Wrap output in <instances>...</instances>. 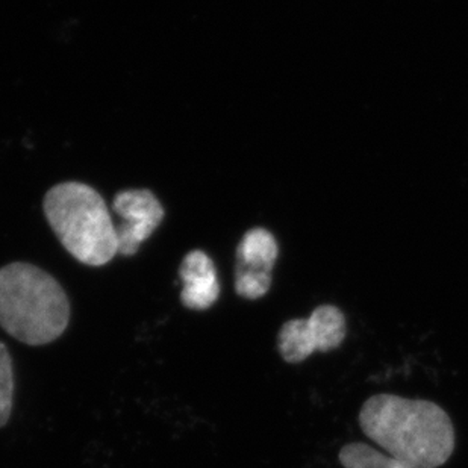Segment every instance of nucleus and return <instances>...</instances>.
Wrapping results in <instances>:
<instances>
[{
  "label": "nucleus",
  "mask_w": 468,
  "mask_h": 468,
  "mask_svg": "<svg viewBox=\"0 0 468 468\" xmlns=\"http://www.w3.org/2000/svg\"><path fill=\"white\" fill-rule=\"evenodd\" d=\"M359 424L367 437L412 468L441 467L455 449L451 417L429 400L378 394L364 403Z\"/></svg>",
  "instance_id": "1"
},
{
  "label": "nucleus",
  "mask_w": 468,
  "mask_h": 468,
  "mask_svg": "<svg viewBox=\"0 0 468 468\" xmlns=\"http://www.w3.org/2000/svg\"><path fill=\"white\" fill-rule=\"evenodd\" d=\"M70 302L57 279L27 262L0 269V327L27 346H45L64 334Z\"/></svg>",
  "instance_id": "2"
},
{
  "label": "nucleus",
  "mask_w": 468,
  "mask_h": 468,
  "mask_svg": "<svg viewBox=\"0 0 468 468\" xmlns=\"http://www.w3.org/2000/svg\"><path fill=\"white\" fill-rule=\"evenodd\" d=\"M46 218L71 257L91 267L119 253L117 228L98 191L80 182H64L48 191Z\"/></svg>",
  "instance_id": "3"
},
{
  "label": "nucleus",
  "mask_w": 468,
  "mask_h": 468,
  "mask_svg": "<svg viewBox=\"0 0 468 468\" xmlns=\"http://www.w3.org/2000/svg\"><path fill=\"white\" fill-rule=\"evenodd\" d=\"M347 334L346 317L340 308L320 305L310 318H294L279 332V354L287 363L305 361L314 352H331L340 347Z\"/></svg>",
  "instance_id": "4"
},
{
  "label": "nucleus",
  "mask_w": 468,
  "mask_h": 468,
  "mask_svg": "<svg viewBox=\"0 0 468 468\" xmlns=\"http://www.w3.org/2000/svg\"><path fill=\"white\" fill-rule=\"evenodd\" d=\"M114 211L123 218L117 228L119 253L131 257L137 253L164 218V209L155 195L149 190H126L115 196Z\"/></svg>",
  "instance_id": "5"
},
{
  "label": "nucleus",
  "mask_w": 468,
  "mask_h": 468,
  "mask_svg": "<svg viewBox=\"0 0 468 468\" xmlns=\"http://www.w3.org/2000/svg\"><path fill=\"white\" fill-rule=\"evenodd\" d=\"M182 305L190 310L204 311L211 308L220 296V285L211 258L202 250H193L182 261Z\"/></svg>",
  "instance_id": "6"
},
{
  "label": "nucleus",
  "mask_w": 468,
  "mask_h": 468,
  "mask_svg": "<svg viewBox=\"0 0 468 468\" xmlns=\"http://www.w3.org/2000/svg\"><path fill=\"white\" fill-rule=\"evenodd\" d=\"M278 258V243L269 230L246 232L237 250V273H271Z\"/></svg>",
  "instance_id": "7"
},
{
  "label": "nucleus",
  "mask_w": 468,
  "mask_h": 468,
  "mask_svg": "<svg viewBox=\"0 0 468 468\" xmlns=\"http://www.w3.org/2000/svg\"><path fill=\"white\" fill-rule=\"evenodd\" d=\"M338 460L345 468H412L407 463L384 455L364 442H350L343 447Z\"/></svg>",
  "instance_id": "8"
},
{
  "label": "nucleus",
  "mask_w": 468,
  "mask_h": 468,
  "mask_svg": "<svg viewBox=\"0 0 468 468\" xmlns=\"http://www.w3.org/2000/svg\"><path fill=\"white\" fill-rule=\"evenodd\" d=\"M13 361L8 347L0 341V428L8 423L13 411Z\"/></svg>",
  "instance_id": "9"
},
{
  "label": "nucleus",
  "mask_w": 468,
  "mask_h": 468,
  "mask_svg": "<svg viewBox=\"0 0 468 468\" xmlns=\"http://www.w3.org/2000/svg\"><path fill=\"white\" fill-rule=\"evenodd\" d=\"M271 287V273H237L235 292L239 296L257 301L265 296Z\"/></svg>",
  "instance_id": "10"
}]
</instances>
